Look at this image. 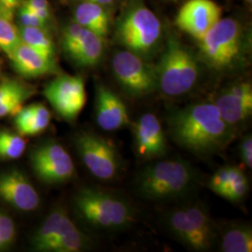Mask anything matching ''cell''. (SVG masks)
<instances>
[{
	"mask_svg": "<svg viewBox=\"0 0 252 252\" xmlns=\"http://www.w3.org/2000/svg\"><path fill=\"white\" fill-rule=\"evenodd\" d=\"M19 20L22 27H39L44 29H47L48 27V25L41 19L38 18L32 10L23 5L19 8Z\"/></svg>",
	"mask_w": 252,
	"mask_h": 252,
	"instance_id": "d6a6232c",
	"label": "cell"
},
{
	"mask_svg": "<svg viewBox=\"0 0 252 252\" xmlns=\"http://www.w3.org/2000/svg\"><path fill=\"white\" fill-rule=\"evenodd\" d=\"M104 38L84 28L80 40L67 54L80 66H94L104 54Z\"/></svg>",
	"mask_w": 252,
	"mask_h": 252,
	"instance_id": "44dd1931",
	"label": "cell"
},
{
	"mask_svg": "<svg viewBox=\"0 0 252 252\" xmlns=\"http://www.w3.org/2000/svg\"><path fill=\"white\" fill-rule=\"evenodd\" d=\"M155 70L158 89L169 97L188 94L196 85L200 76L196 57L175 36L168 39Z\"/></svg>",
	"mask_w": 252,
	"mask_h": 252,
	"instance_id": "277c9868",
	"label": "cell"
},
{
	"mask_svg": "<svg viewBox=\"0 0 252 252\" xmlns=\"http://www.w3.org/2000/svg\"><path fill=\"white\" fill-rule=\"evenodd\" d=\"M172 139L197 155L223 151L234 139V126L221 118L214 103H195L172 111L167 119Z\"/></svg>",
	"mask_w": 252,
	"mask_h": 252,
	"instance_id": "6da1fadb",
	"label": "cell"
},
{
	"mask_svg": "<svg viewBox=\"0 0 252 252\" xmlns=\"http://www.w3.org/2000/svg\"><path fill=\"white\" fill-rule=\"evenodd\" d=\"M0 71H1V67H0Z\"/></svg>",
	"mask_w": 252,
	"mask_h": 252,
	"instance_id": "f35d334b",
	"label": "cell"
},
{
	"mask_svg": "<svg viewBox=\"0 0 252 252\" xmlns=\"http://www.w3.org/2000/svg\"><path fill=\"white\" fill-rule=\"evenodd\" d=\"M223 252H252V230L250 226H234L225 231L220 242Z\"/></svg>",
	"mask_w": 252,
	"mask_h": 252,
	"instance_id": "d4e9b609",
	"label": "cell"
},
{
	"mask_svg": "<svg viewBox=\"0 0 252 252\" xmlns=\"http://www.w3.org/2000/svg\"><path fill=\"white\" fill-rule=\"evenodd\" d=\"M230 177V166H224L217 170L209 180L208 187L219 196L225 189Z\"/></svg>",
	"mask_w": 252,
	"mask_h": 252,
	"instance_id": "4dcf8cb0",
	"label": "cell"
},
{
	"mask_svg": "<svg viewBox=\"0 0 252 252\" xmlns=\"http://www.w3.org/2000/svg\"><path fill=\"white\" fill-rule=\"evenodd\" d=\"M15 238V225L9 217L0 213V240L9 247Z\"/></svg>",
	"mask_w": 252,
	"mask_h": 252,
	"instance_id": "1f68e13d",
	"label": "cell"
},
{
	"mask_svg": "<svg viewBox=\"0 0 252 252\" xmlns=\"http://www.w3.org/2000/svg\"><path fill=\"white\" fill-rule=\"evenodd\" d=\"M35 93L33 87L13 79L0 81V118L16 114Z\"/></svg>",
	"mask_w": 252,
	"mask_h": 252,
	"instance_id": "d6986e66",
	"label": "cell"
},
{
	"mask_svg": "<svg viewBox=\"0 0 252 252\" xmlns=\"http://www.w3.org/2000/svg\"><path fill=\"white\" fill-rule=\"evenodd\" d=\"M75 143L81 161L94 177L103 181L117 177L121 157L112 142L95 133L81 132Z\"/></svg>",
	"mask_w": 252,
	"mask_h": 252,
	"instance_id": "9c48e42d",
	"label": "cell"
},
{
	"mask_svg": "<svg viewBox=\"0 0 252 252\" xmlns=\"http://www.w3.org/2000/svg\"><path fill=\"white\" fill-rule=\"evenodd\" d=\"M0 198L25 212L33 211L40 204L39 194L27 177L18 170L0 175Z\"/></svg>",
	"mask_w": 252,
	"mask_h": 252,
	"instance_id": "5bb4252c",
	"label": "cell"
},
{
	"mask_svg": "<svg viewBox=\"0 0 252 252\" xmlns=\"http://www.w3.org/2000/svg\"><path fill=\"white\" fill-rule=\"evenodd\" d=\"M221 14L220 7L213 0H188L180 9L176 24L199 41L220 20Z\"/></svg>",
	"mask_w": 252,
	"mask_h": 252,
	"instance_id": "7c38bea8",
	"label": "cell"
},
{
	"mask_svg": "<svg viewBox=\"0 0 252 252\" xmlns=\"http://www.w3.org/2000/svg\"><path fill=\"white\" fill-rule=\"evenodd\" d=\"M197 174L188 162L165 160L146 166L135 180L137 192L150 201L178 198L194 187Z\"/></svg>",
	"mask_w": 252,
	"mask_h": 252,
	"instance_id": "7a4b0ae2",
	"label": "cell"
},
{
	"mask_svg": "<svg viewBox=\"0 0 252 252\" xmlns=\"http://www.w3.org/2000/svg\"><path fill=\"white\" fill-rule=\"evenodd\" d=\"M23 6L32 10L47 25L51 19V7L48 0H23Z\"/></svg>",
	"mask_w": 252,
	"mask_h": 252,
	"instance_id": "f546056e",
	"label": "cell"
},
{
	"mask_svg": "<svg viewBox=\"0 0 252 252\" xmlns=\"http://www.w3.org/2000/svg\"><path fill=\"white\" fill-rule=\"evenodd\" d=\"M5 248H7V246L0 240V251H1V250H4Z\"/></svg>",
	"mask_w": 252,
	"mask_h": 252,
	"instance_id": "8d00e7d4",
	"label": "cell"
},
{
	"mask_svg": "<svg viewBox=\"0 0 252 252\" xmlns=\"http://www.w3.org/2000/svg\"><path fill=\"white\" fill-rule=\"evenodd\" d=\"M9 59L16 72L27 79L38 78L56 71L55 59L46 57L23 42Z\"/></svg>",
	"mask_w": 252,
	"mask_h": 252,
	"instance_id": "2e32d148",
	"label": "cell"
},
{
	"mask_svg": "<svg viewBox=\"0 0 252 252\" xmlns=\"http://www.w3.org/2000/svg\"><path fill=\"white\" fill-rule=\"evenodd\" d=\"M23 0H0V13L14 17V13L22 5Z\"/></svg>",
	"mask_w": 252,
	"mask_h": 252,
	"instance_id": "e575fe53",
	"label": "cell"
},
{
	"mask_svg": "<svg viewBox=\"0 0 252 252\" xmlns=\"http://www.w3.org/2000/svg\"><path fill=\"white\" fill-rule=\"evenodd\" d=\"M214 104L221 118L234 127L252 115V97L241 96L230 87L217 97Z\"/></svg>",
	"mask_w": 252,
	"mask_h": 252,
	"instance_id": "e0dca14e",
	"label": "cell"
},
{
	"mask_svg": "<svg viewBox=\"0 0 252 252\" xmlns=\"http://www.w3.org/2000/svg\"><path fill=\"white\" fill-rule=\"evenodd\" d=\"M133 132L135 152L141 159L153 160L167 153L163 128L153 113L142 114L134 125Z\"/></svg>",
	"mask_w": 252,
	"mask_h": 252,
	"instance_id": "4fadbf2b",
	"label": "cell"
},
{
	"mask_svg": "<svg viewBox=\"0 0 252 252\" xmlns=\"http://www.w3.org/2000/svg\"><path fill=\"white\" fill-rule=\"evenodd\" d=\"M240 156L247 167H252V137L249 135L245 136L239 146Z\"/></svg>",
	"mask_w": 252,
	"mask_h": 252,
	"instance_id": "836d02e7",
	"label": "cell"
},
{
	"mask_svg": "<svg viewBox=\"0 0 252 252\" xmlns=\"http://www.w3.org/2000/svg\"><path fill=\"white\" fill-rule=\"evenodd\" d=\"M27 148L23 135L9 131L0 132V159L15 160L20 158Z\"/></svg>",
	"mask_w": 252,
	"mask_h": 252,
	"instance_id": "83f0119b",
	"label": "cell"
},
{
	"mask_svg": "<svg viewBox=\"0 0 252 252\" xmlns=\"http://www.w3.org/2000/svg\"><path fill=\"white\" fill-rule=\"evenodd\" d=\"M72 222V220L63 207L54 208L34 235L32 240L33 248L37 252H46L54 238Z\"/></svg>",
	"mask_w": 252,
	"mask_h": 252,
	"instance_id": "7402d4cb",
	"label": "cell"
},
{
	"mask_svg": "<svg viewBox=\"0 0 252 252\" xmlns=\"http://www.w3.org/2000/svg\"><path fill=\"white\" fill-rule=\"evenodd\" d=\"M44 95L56 113L67 122L75 121L86 104V90L82 78L63 74L50 81Z\"/></svg>",
	"mask_w": 252,
	"mask_h": 252,
	"instance_id": "30bf717a",
	"label": "cell"
},
{
	"mask_svg": "<svg viewBox=\"0 0 252 252\" xmlns=\"http://www.w3.org/2000/svg\"><path fill=\"white\" fill-rule=\"evenodd\" d=\"M243 27L233 18H220L202 39V60L216 71H228L240 64L245 52Z\"/></svg>",
	"mask_w": 252,
	"mask_h": 252,
	"instance_id": "5b68a950",
	"label": "cell"
},
{
	"mask_svg": "<svg viewBox=\"0 0 252 252\" xmlns=\"http://www.w3.org/2000/svg\"><path fill=\"white\" fill-rule=\"evenodd\" d=\"M74 203L80 215L101 230H124L135 222L134 207L125 199L105 190L83 188L75 196Z\"/></svg>",
	"mask_w": 252,
	"mask_h": 252,
	"instance_id": "3957f363",
	"label": "cell"
},
{
	"mask_svg": "<svg viewBox=\"0 0 252 252\" xmlns=\"http://www.w3.org/2000/svg\"><path fill=\"white\" fill-rule=\"evenodd\" d=\"M249 190V181L241 170L236 166H230V177L225 189L220 193V197L230 202H239L246 196Z\"/></svg>",
	"mask_w": 252,
	"mask_h": 252,
	"instance_id": "4316f807",
	"label": "cell"
},
{
	"mask_svg": "<svg viewBox=\"0 0 252 252\" xmlns=\"http://www.w3.org/2000/svg\"><path fill=\"white\" fill-rule=\"evenodd\" d=\"M95 120L99 127L108 132L122 129L130 122L125 102L102 83L96 84Z\"/></svg>",
	"mask_w": 252,
	"mask_h": 252,
	"instance_id": "9a60e30c",
	"label": "cell"
},
{
	"mask_svg": "<svg viewBox=\"0 0 252 252\" xmlns=\"http://www.w3.org/2000/svg\"><path fill=\"white\" fill-rule=\"evenodd\" d=\"M111 68L120 86L131 96L141 97L158 89L155 66L130 51L114 54Z\"/></svg>",
	"mask_w": 252,
	"mask_h": 252,
	"instance_id": "ba28073f",
	"label": "cell"
},
{
	"mask_svg": "<svg viewBox=\"0 0 252 252\" xmlns=\"http://www.w3.org/2000/svg\"><path fill=\"white\" fill-rule=\"evenodd\" d=\"M36 177L46 184H60L72 179L75 165L63 146L51 141L38 146L30 156Z\"/></svg>",
	"mask_w": 252,
	"mask_h": 252,
	"instance_id": "8fae6325",
	"label": "cell"
},
{
	"mask_svg": "<svg viewBox=\"0 0 252 252\" xmlns=\"http://www.w3.org/2000/svg\"><path fill=\"white\" fill-rule=\"evenodd\" d=\"M19 32L23 43L48 58L55 59V46L47 29L21 26Z\"/></svg>",
	"mask_w": 252,
	"mask_h": 252,
	"instance_id": "cb8c5ba5",
	"label": "cell"
},
{
	"mask_svg": "<svg viewBox=\"0 0 252 252\" xmlns=\"http://www.w3.org/2000/svg\"><path fill=\"white\" fill-rule=\"evenodd\" d=\"M13 18L0 13V50L9 58L22 42L19 27L13 23Z\"/></svg>",
	"mask_w": 252,
	"mask_h": 252,
	"instance_id": "484cf974",
	"label": "cell"
},
{
	"mask_svg": "<svg viewBox=\"0 0 252 252\" xmlns=\"http://www.w3.org/2000/svg\"><path fill=\"white\" fill-rule=\"evenodd\" d=\"M167 229L178 240L195 252L213 246L216 228L207 209L199 204L174 208L165 217Z\"/></svg>",
	"mask_w": 252,
	"mask_h": 252,
	"instance_id": "52a82bcc",
	"label": "cell"
},
{
	"mask_svg": "<svg viewBox=\"0 0 252 252\" xmlns=\"http://www.w3.org/2000/svg\"><path fill=\"white\" fill-rule=\"evenodd\" d=\"M15 115V128L23 136L38 135L44 132L51 123L50 110L41 103L22 108Z\"/></svg>",
	"mask_w": 252,
	"mask_h": 252,
	"instance_id": "ac0fdd59",
	"label": "cell"
},
{
	"mask_svg": "<svg viewBox=\"0 0 252 252\" xmlns=\"http://www.w3.org/2000/svg\"><path fill=\"white\" fill-rule=\"evenodd\" d=\"M162 34L161 21L144 4L131 5L118 19L116 37L119 43L143 58L153 54Z\"/></svg>",
	"mask_w": 252,
	"mask_h": 252,
	"instance_id": "8992f818",
	"label": "cell"
},
{
	"mask_svg": "<svg viewBox=\"0 0 252 252\" xmlns=\"http://www.w3.org/2000/svg\"><path fill=\"white\" fill-rule=\"evenodd\" d=\"M75 22L94 34L105 38L110 29V16L105 6L81 2L74 12Z\"/></svg>",
	"mask_w": 252,
	"mask_h": 252,
	"instance_id": "ffe728a7",
	"label": "cell"
},
{
	"mask_svg": "<svg viewBox=\"0 0 252 252\" xmlns=\"http://www.w3.org/2000/svg\"><path fill=\"white\" fill-rule=\"evenodd\" d=\"M90 242L74 222L67 226L49 245L46 252H78L83 251Z\"/></svg>",
	"mask_w": 252,
	"mask_h": 252,
	"instance_id": "603a6c76",
	"label": "cell"
},
{
	"mask_svg": "<svg viewBox=\"0 0 252 252\" xmlns=\"http://www.w3.org/2000/svg\"><path fill=\"white\" fill-rule=\"evenodd\" d=\"M245 1H246V2H248V3H250V4H251V3H252V0H245Z\"/></svg>",
	"mask_w": 252,
	"mask_h": 252,
	"instance_id": "74e56055",
	"label": "cell"
},
{
	"mask_svg": "<svg viewBox=\"0 0 252 252\" xmlns=\"http://www.w3.org/2000/svg\"><path fill=\"white\" fill-rule=\"evenodd\" d=\"M81 2H91V3H95V4H99L102 6H107L111 4L114 0H79Z\"/></svg>",
	"mask_w": 252,
	"mask_h": 252,
	"instance_id": "d590c367",
	"label": "cell"
},
{
	"mask_svg": "<svg viewBox=\"0 0 252 252\" xmlns=\"http://www.w3.org/2000/svg\"><path fill=\"white\" fill-rule=\"evenodd\" d=\"M83 31L84 27H81L76 22L64 27L62 35V46L65 54H68L72 51L73 48L82 36Z\"/></svg>",
	"mask_w": 252,
	"mask_h": 252,
	"instance_id": "f1b7e54d",
	"label": "cell"
}]
</instances>
